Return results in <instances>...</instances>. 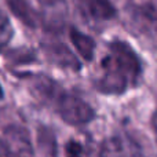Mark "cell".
<instances>
[{
	"instance_id": "obj_1",
	"label": "cell",
	"mask_w": 157,
	"mask_h": 157,
	"mask_svg": "<svg viewBox=\"0 0 157 157\" xmlns=\"http://www.w3.org/2000/svg\"><path fill=\"white\" fill-rule=\"evenodd\" d=\"M142 75V63L128 43L114 40L109 43L108 51L99 63V73L95 87L108 95L124 94L136 86Z\"/></svg>"
},
{
	"instance_id": "obj_2",
	"label": "cell",
	"mask_w": 157,
	"mask_h": 157,
	"mask_svg": "<svg viewBox=\"0 0 157 157\" xmlns=\"http://www.w3.org/2000/svg\"><path fill=\"white\" fill-rule=\"evenodd\" d=\"M52 103L61 119L71 125L87 124L95 117V112L91 105H88L83 98L69 94L63 90L58 94Z\"/></svg>"
},
{
	"instance_id": "obj_3",
	"label": "cell",
	"mask_w": 157,
	"mask_h": 157,
	"mask_svg": "<svg viewBox=\"0 0 157 157\" xmlns=\"http://www.w3.org/2000/svg\"><path fill=\"white\" fill-rule=\"evenodd\" d=\"M2 146L8 157H36L30 134L21 125L10 124L3 130Z\"/></svg>"
},
{
	"instance_id": "obj_4",
	"label": "cell",
	"mask_w": 157,
	"mask_h": 157,
	"mask_svg": "<svg viewBox=\"0 0 157 157\" xmlns=\"http://www.w3.org/2000/svg\"><path fill=\"white\" fill-rule=\"evenodd\" d=\"M78 14L91 24L108 22L116 15V8L109 0H73Z\"/></svg>"
},
{
	"instance_id": "obj_5",
	"label": "cell",
	"mask_w": 157,
	"mask_h": 157,
	"mask_svg": "<svg viewBox=\"0 0 157 157\" xmlns=\"http://www.w3.org/2000/svg\"><path fill=\"white\" fill-rule=\"evenodd\" d=\"M99 157H144V153L131 136L114 135L102 142Z\"/></svg>"
},
{
	"instance_id": "obj_6",
	"label": "cell",
	"mask_w": 157,
	"mask_h": 157,
	"mask_svg": "<svg viewBox=\"0 0 157 157\" xmlns=\"http://www.w3.org/2000/svg\"><path fill=\"white\" fill-rule=\"evenodd\" d=\"M43 47L48 59L54 65L63 69H69V71H75V72H77L81 68L78 59L72 54L71 50L66 46H63L61 41H48Z\"/></svg>"
},
{
	"instance_id": "obj_7",
	"label": "cell",
	"mask_w": 157,
	"mask_h": 157,
	"mask_svg": "<svg viewBox=\"0 0 157 157\" xmlns=\"http://www.w3.org/2000/svg\"><path fill=\"white\" fill-rule=\"evenodd\" d=\"M10 10L14 13L17 18L21 19L29 28H36L39 24V15L35 13L32 6L26 0H7Z\"/></svg>"
},
{
	"instance_id": "obj_8",
	"label": "cell",
	"mask_w": 157,
	"mask_h": 157,
	"mask_svg": "<svg viewBox=\"0 0 157 157\" xmlns=\"http://www.w3.org/2000/svg\"><path fill=\"white\" fill-rule=\"evenodd\" d=\"M69 37H71L72 44L75 46V48L77 50V52L80 54V57L86 61H91L94 58L95 52V41L92 40L90 36L84 35V33L78 32L77 29L72 28L69 32Z\"/></svg>"
},
{
	"instance_id": "obj_9",
	"label": "cell",
	"mask_w": 157,
	"mask_h": 157,
	"mask_svg": "<svg viewBox=\"0 0 157 157\" xmlns=\"http://www.w3.org/2000/svg\"><path fill=\"white\" fill-rule=\"evenodd\" d=\"M37 3L52 15V22H61L65 14V0H37Z\"/></svg>"
},
{
	"instance_id": "obj_10",
	"label": "cell",
	"mask_w": 157,
	"mask_h": 157,
	"mask_svg": "<svg viewBox=\"0 0 157 157\" xmlns=\"http://www.w3.org/2000/svg\"><path fill=\"white\" fill-rule=\"evenodd\" d=\"M14 35V29L8 15L0 8V52L2 50L10 43L11 37Z\"/></svg>"
},
{
	"instance_id": "obj_11",
	"label": "cell",
	"mask_w": 157,
	"mask_h": 157,
	"mask_svg": "<svg viewBox=\"0 0 157 157\" xmlns=\"http://www.w3.org/2000/svg\"><path fill=\"white\" fill-rule=\"evenodd\" d=\"M66 152H68V157H81V146L76 142H71L66 146Z\"/></svg>"
},
{
	"instance_id": "obj_12",
	"label": "cell",
	"mask_w": 157,
	"mask_h": 157,
	"mask_svg": "<svg viewBox=\"0 0 157 157\" xmlns=\"http://www.w3.org/2000/svg\"><path fill=\"white\" fill-rule=\"evenodd\" d=\"M152 127H153V132H155L156 139H157V110L155 112V114H153V119H152Z\"/></svg>"
},
{
	"instance_id": "obj_13",
	"label": "cell",
	"mask_w": 157,
	"mask_h": 157,
	"mask_svg": "<svg viewBox=\"0 0 157 157\" xmlns=\"http://www.w3.org/2000/svg\"><path fill=\"white\" fill-rule=\"evenodd\" d=\"M3 97H4V91H3V87H2V84H0V101L3 99Z\"/></svg>"
}]
</instances>
